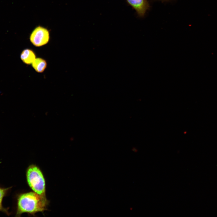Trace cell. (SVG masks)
<instances>
[{
    "mask_svg": "<svg viewBox=\"0 0 217 217\" xmlns=\"http://www.w3.org/2000/svg\"><path fill=\"white\" fill-rule=\"evenodd\" d=\"M32 68L36 71L39 73L43 72L47 66L46 61L41 58H36L31 64Z\"/></svg>",
    "mask_w": 217,
    "mask_h": 217,
    "instance_id": "obj_6",
    "label": "cell"
},
{
    "mask_svg": "<svg viewBox=\"0 0 217 217\" xmlns=\"http://www.w3.org/2000/svg\"><path fill=\"white\" fill-rule=\"evenodd\" d=\"M20 58L26 64H31L36 58V55L32 50L26 49L22 52L20 55Z\"/></svg>",
    "mask_w": 217,
    "mask_h": 217,
    "instance_id": "obj_5",
    "label": "cell"
},
{
    "mask_svg": "<svg viewBox=\"0 0 217 217\" xmlns=\"http://www.w3.org/2000/svg\"><path fill=\"white\" fill-rule=\"evenodd\" d=\"M26 177L31 189L38 194L46 197L45 180L39 168L35 165H30L27 170Z\"/></svg>",
    "mask_w": 217,
    "mask_h": 217,
    "instance_id": "obj_2",
    "label": "cell"
},
{
    "mask_svg": "<svg viewBox=\"0 0 217 217\" xmlns=\"http://www.w3.org/2000/svg\"><path fill=\"white\" fill-rule=\"evenodd\" d=\"M158 0L161 1H169V0Z\"/></svg>",
    "mask_w": 217,
    "mask_h": 217,
    "instance_id": "obj_8",
    "label": "cell"
},
{
    "mask_svg": "<svg viewBox=\"0 0 217 217\" xmlns=\"http://www.w3.org/2000/svg\"><path fill=\"white\" fill-rule=\"evenodd\" d=\"M10 188V187L5 188L0 187V211L3 212L8 215H10L8 209L3 207L2 203L3 197L6 195Z\"/></svg>",
    "mask_w": 217,
    "mask_h": 217,
    "instance_id": "obj_7",
    "label": "cell"
},
{
    "mask_svg": "<svg viewBox=\"0 0 217 217\" xmlns=\"http://www.w3.org/2000/svg\"><path fill=\"white\" fill-rule=\"evenodd\" d=\"M127 3L136 11L140 17H143L150 8L148 0H126Z\"/></svg>",
    "mask_w": 217,
    "mask_h": 217,
    "instance_id": "obj_4",
    "label": "cell"
},
{
    "mask_svg": "<svg viewBox=\"0 0 217 217\" xmlns=\"http://www.w3.org/2000/svg\"><path fill=\"white\" fill-rule=\"evenodd\" d=\"M49 201L46 198L36 193L30 192L20 194L17 198L16 216L23 213L34 215L38 212H43L47 209Z\"/></svg>",
    "mask_w": 217,
    "mask_h": 217,
    "instance_id": "obj_1",
    "label": "cell"
},
{
    "mask_svg": "<svg viewBox=\"0 0 217 217\" xmlns=\"http://www.w3.org/2000/svg\"><path fill=\"white\" fill-rule=\"evenodd\" d=\"M29 38L30 42L34 46L39 47L43 46L49 41V31L46 28L38 26L32 31Z\"/></svg>",
    "mask_w": 217,
    "mask_h": 217,
    "instance_id": "obj_3",
    "label": "cell"
}]
</instances>
